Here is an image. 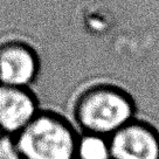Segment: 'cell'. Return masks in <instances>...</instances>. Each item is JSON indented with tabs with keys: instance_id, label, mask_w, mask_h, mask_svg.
I'll return each mask as SVG.
<instances>
[{
	"instance_id": "cell-1",
	"label": "cell",
	"mask_w": 159,
	"mask_h": 159,
	"mask_svg": "<svg viewBox=\"0 0 159 159\" xmlns=\"http://www.w3.org/2000/svg\"><path fill=\"white\" fill-rule=\"evenodd\" d=\"M71 114L79 131L107 137L138 117L134 97L111 83H98L83 90L75 99Z\"/></svg>"
},
{
	"instance_id": "cell-2",
	"label": "cell",
	"mask_w": 159,
	"mask_h": 159,
	"mask_svg": "<svg viewBox=\"0 0 159 159\" xmlns=\"http://www.w3.org/2000/svg\"><path fill=\"white\" fill-rule=\"evenodd\" d=\"M79 134L65 115L41 109L15 139L24 159H74Z\"/></svg>"
},
{
	"instance_id": "cell-3",
	"label": "cell",
	"mask_w": 159,
	"mask_h": 159,
	"mask_svg": "<svg viewBox=\"0 0 159 159\" xmlns=\"http://www.w3.org/2000/svg\"><path fill=\"white\" fill-rule=\"evenodd\" d=\"M112 159H159V128L136 117L110 136Z\"/></svg>"
},
{
	"instance_id": "cell-4",
	"label": "cell",
	"mask_w": 159,
	"mask_h": 159,
	"mask_svg": "<svg viewBox=\"0 0 159 159\" xmlns=\"http://www.w3.org/2000/svg\"><path fill=\"white\" fill-rule=\"evenodd\" d=\"M41 111L30 88L0 84V134L16 136Z\"/></svg>"
},
{
	"instance_id": "cell-5",
	"label": "cell",
	"mask_w": 159,
	"mask_h": 159,
	"mask_svg": "<svg viewBox=\"0 0 159 159\" xmlns=\"http://www.w3.org/2000/svg\"><path fill=\"white\" fill-rule=\"evenodd\" d=\"M38 70V56L30 46L20 41L0 46V84L28 88Z\"/></svg>"
},
{
	"instance_id": "cell-6",
	"label": "cell",
	"mask_w": 159,
	"mask_h": 159,
	"mask_svg": "<svg viewBox=\"0 0 159 159\" xmlns=\"http://www.w3.org/2000/svg\"><path fill=\"white\" fill-rule=\"evenodd\" d=\"M74 159H112L110 138L103 134L80 131Z\"/></svg>"
},
{
	"instance_id": "cell-7",
	"label": "cell",
	"mask_w": 159,
	"mask_h": 159,
	"mask_svg": "<svg viewBox=\"0 0 159 159\" xmlns=\"http://www.w3.org/2000/svg\"><path fill=\"white\" fill-rule=\"evenodd\" d=\"M0 159H24L14 136L0 134Z\"/></svg>"
}]
</instances>
